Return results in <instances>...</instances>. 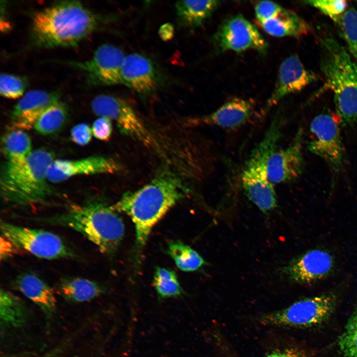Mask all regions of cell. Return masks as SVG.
<instances>
[{"label":"cell","mask_w":357,"mask_h":357,"mask_svg":"<svg viewBox=\"0 0 357 357\" xmlns=\"http://www.w3.org/2000/svg\"><path fill=\"white\" fill-rule=\"evenodd\" d=\"M187 192L181 179L164 170L142 187L123 194L111 207L131 218L135 227L136 245L140 250L155 225Z\"/></svg>","instance_id":"obj_1"},{"label":"cell","mask_w":357,"mask_h":357,"mask_svg":"<svg viewBox=\"0 0 357 357\" xmlns=\"http://www.w3.org/2000/svg\"><path fill=\"white\" fill-rule=\"evenodd\" d=\"M105 20L79 1H59L32 15L31 44L46 49L75 47L95 32Z\"/></svg>","instance_id":"obj_2"},{"label":"cell","mask_w":357,"mask_h":357,"mask_svg":"<svg viewBox=\"0 0 357 357\" xmlns=\"http://www.w3.org/2000/svg\"><path fill=\"white\" fill-rule=\"evenodd\" d=\"M319 41L323 88L332 91L342 130L357 144V63L333 36H321Z\"/></svg>","instance_id":"obj_3"},{"label":"cell","mask_w":357,"mask_h":357,"mask_svg":"<svg viewBox=\"0 0 357 357\" xmlns=\"http://www.w3.org/2000/svg\"><path fill=\"white\" fill-rule=\"evenodd\" d=\"M28 219L72 229L94 244L101 252L108 255L117 251L124 234L121 217L111 206L101 202L72 205L59 214Z\"/></svg>","instance_id":"obj_4"},{"label":"cell","mask_w":357,"mask_h":357,"mask_svg":"<svg viewBox=\"0 0 357 357\" xmlns=\"http://www.w3.org/2000/svg\"><path fill=\"white\" fill-rule=\"evenodd\" d=\"M54 160L52 152L41 148L33 151L21 162L4 163L0 176V196L4 202L20 207L46 202L53 193L47 174Z\"/></svg>","instance_id":"obj_5"},{"label":"cell","mask_w":357,"mask_h":357,"mask_svg":"<svg viewBox=\"0 0 357 357\" xmlns=\"http://www.w3.org/2000/svg\"><path fill=\"white\" fill-rule=\"evenodd\" d=\"M282 124L271 123L262 140L251 151L241 175V183L247 198L264 214L277 207L274 184L268 179L266 165L271 153L277 148L282 135Z\"/></svg>","instance_id":"obj_6"},{"label":"cell","mask_w":357,"mask_h":357,"mask_svg":"<svg viewBox=\"0 0 357 357\" xmlns=\"http://www.w3.org/2000/svg\"><path fill=\"white\" fill-rule=\"evenodd\" d=\"M342 132L340 120L335 114H319L310 124L307 148L324 161L333 177L343 172L346 164Z\"/></svg>","instance_id":"obj_7"},{"label":"cell","mask_w":357,"mask_h":357,"mask_svg":"<svg viewBox=\"0 0 357 357\" xmlns=\"http://www.w3.org/2000/svg\"><path fill=\"white\" fill-rule=\"evenodd\" d=\"M337 297L333 292L304 298L261 317L266 325L308 327L327 320L335 310Z\"/></svg>","instance_id":"obj_8"},{"label":"cell","mask_w":357,"mask_h":357,"mask_svg":"<svg viewBox=\"0 0 357 357\" xmlns=\"http://www.w3.org/2000/svg\"><path fill=\"white\" fill-rule=\"evenodd\" d=\"M1 235L18 248L40 258L48 260L76 257L72 249L58 235L42 229H33L1 221Z\"/></svg>","instance_id":"obj_9"},{"label":"cell","mask_w":357,"mask_h":357,"mask_svg":"<svg viewBox=\"0 0 357 357\" xmlns=\"http://www.w3.org/2000/svg\"><path fill=\"white\" fill-rule=\"evenodd\" d=\"M92 111L100 117L115 121L120 132L147 146L153 138L133 109L125 101L108 94L99 95L91 102Z\"/></svg>","instance_id":"obj_10"},{"label":"cell","mask_w":357,"mask_h":357,"mask_svg":"<svg viewBox=\"0 0 357 357\" xmlns=\"http://www.w3.org/2000/svg\"><path fill=\"white\" fill-rule=\"evenodd\" d=\"M213 41L221 51L239 53L252 49L263 54L268 46L257 28L239 14L223 22L215 33Z\"/></svg>","instance_id":"obj_11"},{"label":"cell","mask_w":357,"mask_h":357,"mask_svg":"<svg viewBox=\"0 0 357 357\" xmlns=\"http://www.w3.org/2000/svg\"><path fill=\"white\" fill-rule=\"evenodd\" d=\"M125 57L120 48L111 44H104L87 60L64 63L85 72L87 82L91 85L111 86L121 84V69Z\"/></svg>","instance_id":"obj_12"},{"label":"cell","mask_w":357,"mask_h":357,"mask_svg":"<svg viewBox=\"0 0 357 357\" xmlns=\"http://www.w3.org/2000/svg\"><path fill=\"white\" fill-rule=\"evenodd\" d=\"M334 267L332 254L323 249H313L291 259L279 271L292 283L310 285L328 277Z\"/></svg>","instance_id":"obj_13"},{"label":"cell","mask_w":357,"mask_h":357,"mask_svg":"<svg viewBox=\"0 0 357 357\" xmlns=\"http://www.w3.org/2000/svg\"><path fill=\"white\" fill-rule=\"evenodd\" d=\"M121 84L140 95H151L165 82L163 73L149 58L139 53L125 56L120 72Z\"/></svg>","instance_id":"obj_14"},{"label":"cell","mask_w":357,"mask_h":357,"mask_svg":"<svg viewBox=\"0 0 357 357\" xmlns=\"http://www.w3.org/2000/svg\"><path fill=\"white\" fill-rule=\"evenodd\" d=\"M302 141L303 130L300 128L287 147L277 148L271 153L267 162L266 173L273 184L290 183L301 175L305 167Z\"/></svg>","instance_id":"obj_15"},{"label":"cell","mask_w":357,"mask_h":357,"mask_svg":"<svg viewBox=\"0 0 357 357\" xmlns=\"http://www.w3.org/2000/svg\"><path fill=\"white\" fill-rule=\"evenodd\" d=\"M121 166L115 160L102 156H91L75 160L56 159L47 174L49 182L58 183L79 175L115 174Z\"/></svg>","instance_id":"obj_16"},{"label":"cell","mask_w":357,"mask_h":357,"mask_svg":"<svg viewBox=\"0 0 357 357\" xmlns=\"http://www.w3.org/2000/svg\"><path fill=\"white\" fill-rule=\"evenodd\" d=\"M317 78L316 74L305 68L297 56L288 57L280 65L274 89L264 112L275 106L285 96L301 91Z\"/></svg>","instance_id":"obj_17"},{"label":"cell","mask_w":357,"mask_h":357,"mask_svg":"<svg viewBox=\"0 0 357 357\" xmlns=\"http://www.w3.org/2000/svg\"><path fill=\"white\" fill-rule=\"evenodd\" d=\"M60 101V95L57 92L41 89L28 91L13 107L9 128L24 131L32 129L41 115Z\"/></svg>","instance_id":"obj_18"},{"label":"cell","mask_w":357,"mask_h":357,"mask_svg":"<svg viewBox=\"0 0 357 357\" xmlns=\"http://www.w3.org/2000/svg\"><path fill=\"white\" fill-rule=\"evenodd\" d=\"M254 108L252 100L236 97L227 101L213 112L193 119L192 123L197 125L233 129L247 122L253 114Z\"/></svg>","instance_id":"obj_19"},{"label":"cell","mask_w":357,"mask_h":357,"mask_svg":"<svg viewBox=\"0 0 357 357\" xmlns=\"http://www.w3.org/2000/svg\"><path fill=\"white\" fill-rule=\"evenodd\" d=\"M15 287L37 305L49 319L55 313L57 300L52 288L42 278L32 272L18 275L13 282Z\"/></svg>","instance_id":"obj_20"},{"label":"cell","mask_w":357,"mask_h":357,"mask_svg":"<svg viewBox=\"0 0 357 357\" xmlns=\"http://www.w3.org/2000/svg\"><path fill=\"white\" fill-rule=\"evenodd\" d=\"M219 5L218 0H180L175 4L178 24L183 28L194 29L206 21Z\"/></svg>","instance_id":"obj_21"},{"label":"cell","mask_w":357,"mask_h":357,"mask_svg":"<svg viewBox=\"0 0 357 357\" xmlns=\"http://www.w3.org/2000/svg\"><path fill=\"white\" fill-rule=\"evenodd\" d=\"M264 31L276 37H299L307 34L309 25L294 11L283 9L274 18L260 24Z\"/></svg>","instance_id":"obj_22"},{"label":"cell","mask_w":357,"mask_h":357,"mask_svg":"<svg viewBox=\"0 0 357 357\" xmlns=\"http://www.w3.org/2000/svg\"><path fill=\"white\" fill-rule=\"evenodd\" d=\"M58 291L62 298L71 303H82L92 300L104 292L99 283L87 278L78 277L61 279L58 285Z\"/></svg>","instance_id":"obj_23"},{"label":"cell","mask_w":357,"mask_h":357,"mask_svg":"<svg viewBox=\"0 0 357 357\" xmlns=\"http://www.w3.org/2000/svg\"><path fill=\"white\" fill-rule=\"evenodd\" d=\"M0 324L4 327L20 328L28 318V311L24 302L18 297L3 289L0 291Z\"/></svg>","instance_id":"obj_24"},{"label":"cell","mask_w":357,"mask_h":357,"mask_svg":"<svg viewBox=\"0 0 357 357\" xmlns=\"http://www.w3.org/2000/svg\"><path fill=\"white\" fill-rule=\"evenodd\" d=\"M1 147L7 162L24 161L33 152L30 137L24 130L10 129L2 139Z\"/></svg>","instance_id":"obj_25"},{"label":"cell","mask_w":357,"mask_h":357,"mask_svg":"<svg viewBox=\"0 0 357 357\" xmlns=\"http://www.w3.org/2000/svg\"><path fill=\"white\" fill-rule=\"evenodd\" d=\"M167 252L177 267L184 272L197 271L207 264L196 251L179 240H171Z\"/></svg>","instance_id":"obj_26"},{"label":"cell","mask_w":357,"mask_h":357,"mask_svg":"<svg viewBox=\"0 0 357 357\" xmlns=\"http://www.w3.org/2000/svg\"><path fill=\"white\" fill-rule=\"evenodd\" d=\"M66 105L61 101L46 110L35 122L33 128L43 135L55 134L64 124L67 117Z\"/></svg>","instance_id":"obj_27"},{"label":"cell","mask_w":357,"mask_h":357,"mask_svg":"<svg viewBox=\"0 0 357 357\" xmlns=\"http://www.w3.org/2000/svg\"><path fill=\"white\" fill-rule=\"evenodd\" d=\"M153 285L159 299L181 296L183 291L176 273L168 268L158 267L153 278Z\"/></svg>","instance_id":"obj_28"},{"label":"cell","mask_w":357,"mask_h":357,"mask_svg":"<svg viewBox=\"0 0 357 357\" xmlns=\"http://www.w3.org/2000/svg\"><path fill=\"white\" fill-rule=\"evenodd\" d=\"M335 23L346 43L347 50L357 63V8L347 9Z\"/></svg>","instance_id":"obj_29"},{"label":"cell","mask_w":357,"mask_h":357,"mask_svg":"<svg viewBox=\"0 0 357 357\" xmlns=\"http://www.w3.org/2000/svg\"><path fill=\"white\" fill-rule=\"evenodd\" d=\"M338 344L346 357H357V307L340 337Z\"/></svg>","instance_id":"obj_30"},{"label":"cell","mask_w":357,"mask_h":357,"mask_svg":"<svg viewBox=\"0 0 357 357\" xmlns=\"http://www.w3.org/2000/svg\"><path fill=\"white\" fill-rule=\"evenodd\" d=\"M27 84V80L24 77L2 73L0 77V95L13 99L22 97Z\"/></svg>","instance_id":"obj_31"},{"label":"cell","mask_w":357,"mask_h":357,"mask_svg":"<svg viewBox=\"0 0 357 357\" xmlns=\"http://www.w3.org/2000/svg\"><path fill=\"white\" fill-rule=\"evenodd\" d=\"M303 2L318 9L334 22L347 10V2L343 0H313Z\"/></svg>","instance_id":"obj_32"},{"label":"cell","mask_w":357,"mask_h":357,"mask_svg":"<svg viewBox=\"0 0 357 357\" xmlns=\"http://www.w3.org/2000/svg\"><path fill=\"white\" fill-rule=\"evenodd\" d=\"M283 7L279 4L268 0L261 1L255 6V16L260 24L276 17Z\"/></svg>","instance_id":"obj_33"},{"label":"cell","mask_w":357,"mask_h":357,"mask_svg":"<svg viewBox=\"0 0 357 357\" xmlns=\"http://www.w3.org/2000/svg\"><path fill=\"white\" fill-rule=\"evenodd\" d=\"M91 127L93 135L96 138L102 141H108L110 139L113 126L109 119L100 117L94 121Z\"/></svg>","instance_id":"obj_34"},{"label":"cell","mask_w":357,"mask_h":357,"mask_svg":"<svg viewBox=\"0 0 357 357\" xmlns=\"http://www.w3.org/2000/svg\"><path fill=\"white\" fill-rule=\"evenodd\" d=\"M93 135L92 127L86 123H80L73 126L70 132L72 140L80 146L89 143Z\"/></svg>","instance_id":"obj_35"},{"label":"cell","mask_w":357,"mask_h":357,"mask_svg":"<svg viewBox=\"0 0 357 357\" xmlns=\"http://www.w3.org/2000/svg\"><path fill=\"white\" fill-rule=\"evenodd\" d=\"M18 248L8 238L1 235L0 238V257L1 260H5L15 255Z\"/></svg>","instance_id":"obj_36"},{"label":"cell","mask_w":357,"mask_h":357,"mask_svg":"<svg viewBox=\"0 0 357 357\" xmlns=\"http://www.w3.org/2000/svg\"><path fill=\"white\" fill-rule=\"evenodd\" d=\"M265 357H307V356L301 350L295 349H287L275 351Z\"/></svg>","instance_id":"obj_37"},{"label":"cell","mask_w":357,"mask_h":357,"mask_svg":"<svg viewBox=\"0 0 357 357\" xmlns=\"http://www.w3.org/2000/svg\"><path fill=\"white\" fill-rule=\"evenodd\" d=\"M159 34L163 40H169L171 39L173 35V27L170 24H165L160 28Z\"/></svg>","instance_id":"obj_38"},{"label":"cell","mask_w":357,"mask_h":357,"mask_svg":"<svg viewBox=\"0 0 357 357\" xmlns=\"http://www.w3.org/2000/svg\"><path fill=\"white\" fill-rule=\"evenodd\" d=\"M63 346V345L59 346L58 347L52 349L47 353L44 354L41 357H57L62 351Z\"/></svg>","instance_id":"obj_39"},{"label":"cell","mask_w":357,"mask_h":357,"mask_svg":"<svg viewBox=\"0 0 357 357\" xmlns=\"http://www.w3.org/2000/svg\"><path fill=\"white\" fill-rule=\"evenodd\" d=\"M356 2L357 3V1H356Z\"/></svg>","instance_id":"obj_40"}]
</instances>
